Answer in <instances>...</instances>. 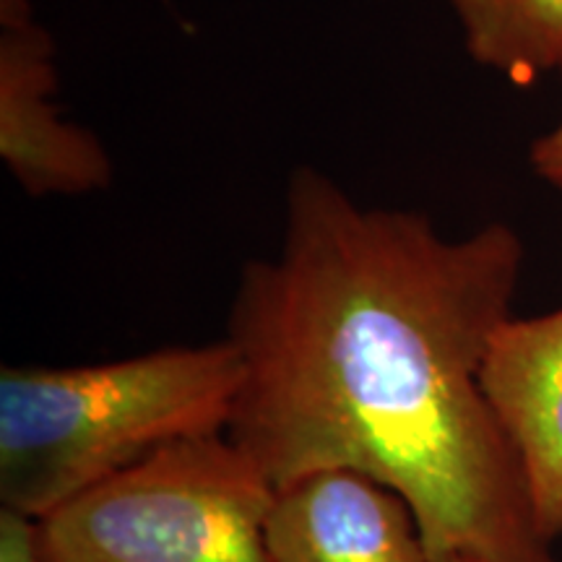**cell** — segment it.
Listing matches in <instances>:
<instances>
[{
    "instance_id": "6da1fadb",
    "label": "cell",
    "mask_w": 562,
    "mask_h": 562,
    "mask_svg": "<svg viewBox=\"0 0 562 562\" xmlns=\"http://www.w3.org/2000/svg\"><path fill=\"white\" fill-rule=\"evenodd\" d=\"M521 269L508 224L448 240L297 167L281 248L245 263L229 305L232 442L273 487L349 469L398 492L435 562H560L482 389Z\"/></svg>"
},
{
    "instance_id": "7a4b0ae2",
    "label": "cell",
    "mask_w": 562,
    "mask_h": 562,
    "mask_svg": "<svg viewBox=\"0 0 562 562\" xmlns=\"http://www.w3.org/2000/svg\"><path fill=\"white\" fill-rule=\"evenodd\" d=\"M229 339L76 368L0 370V501L45 518L175 442L229 430Z\"/></svg>"
},
{
    "instance_id": "3957f363",
    "label": "cell",
    "mask_w": 562,
    "mask_h": 562,
    "mask_svg": "<svg viewBox=\"0 0 562 562\" xmlns=\"http://www.w3.org/2000/svg\"><path fill=\"white\" fill-rule=\"evenodd\" d=\"M271 501L227 432L182 440L42 518L47 562H271Z\"/></svg>"
},
{
    "instance_id": "277c9868",
    "label": "cell",
    "mask_w": 562,
    "mask_h": 562,
    "mask_svg": "<svg viewBox=\"0 0 562 562\" xmlns=\"http://www.w3.org/2000/svg\"><path fill=\"white\" fill-rule=\"evenodd\" d=\"M55 42L30 0H0V154L30 195L108 188L112 165L94 133L63 121Z\"/></svg>"
},
{
    "instance_id": "5b68a950",
    "label": "cell",
    "mask_w": 562,
    "mask_h": 562,
    "mask_svg": "<svg viewBox=\"0 0 562 562\" xmlns=\"http://www.w3.org/2000/svg\"><path fill=\"white\" fill-rule=\"evenodd\" d=\"M271 562H435L412 505L349 469H321L273 487Z\"/></svg>"
},
{
    "instance_id": "8992f818",
    "label": "cell",
    "mask_w": 562,
    "mask_h": 562,
    "mask_svg": "<svg viewBox=\"0 0 562 562\" xmlns=\"http://www.w3.org/2000/svg\"><path fill=\"white\" fill-rule=\"evenodd\" d=\"M482 389L521 463L539 531L562 537V307L497 328Z\"/></svg>"
},
{
    "instance_id": "52a82bcc",
    "label": "cell",
    "mask_w": 562,
    "mask_h": 562,
    "mask_svg": "<svg viewBox=\"0 0 562 562\" xmlns=\"http://www.w3.org/2000/svg\"><path fill=\"white\" fill-rule=\"evenodd\" d=\"M463 45L484 68L531 83L562 68V0H451Z\"/></svg>"
},
{
    "instance_id": "ba28073f",
    "label": "cell",
    "mask_w": 562,
    "mask_h": 562,
    "mask_svg": "<svg viewBox=\"0 0 562 562\" xmlns=\"http://www.w3.org/2000/svg\"><path fill=\"white\" fill-rule=\"evenodd\" d=\"M0 562H47L45 521L32 513L0 508Z\"/></svg>"
},
{
    "instance_id": "9c48e42d",
    "label": "cell",
    "mask_w": 562,
    "mask_h": 562,
    "mask_svg": "<svg viewBox=\"0 0 562 562\" xmlns=\"http://www.w3.org/2000/svg\"><path fill=\"white\" fill-rule=\"evenodd\" d=\"M531 167L547 186L562 195V123L531 146Z\"/></svg>"
},
{
    "instance_id": "30bf717a",
    "label": "cell",
    "mask_w": 562,
    "mask_h": 562,
    "mask_svg": "<svg viewBox=\"0 0 562 562\" xmlns=\"http://www.w3.org/2000/svg\"><path fill=\"white\" fill-rule=\"evenodd\" d=\"M448 562H480V560H448Z\"/></svg>"
}]
</instances>
